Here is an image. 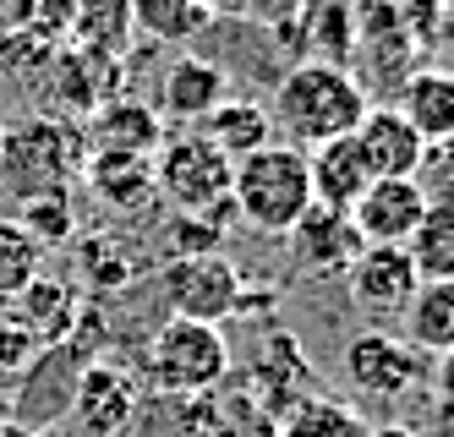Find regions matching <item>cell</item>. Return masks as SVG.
Here are the masks:
<instances>
[{
  "instance_id": "1",
  "label": "cell",
  "mask_w": 454,
  "mask_h": 437,
  "mask_svg": "<svg viewBox=\"0 0 454 437\" xmlns=\"http://www.w3.org/2000/svg\"><path fill=\"white\" fill-rule=\"evenodd\" d=\"M372 110V88L350 72V66H329V60H296L285 66L274 98H269V121L274 131H285L290 148H317L350 137L362 115Z\"/></svg>"
},
{
  "instance_id": "2",
  "label": "cell",
  "mask_w": 454,
  "mask_h": 437,
  "mask_svg": "<svg viewBox=\"0 0 454 437\" xmlns=\"http://www.w3.org/2000/svg\"><path fill=\"white\" fill-rule=\"evenodd\" d=\"M231 203L236 219H247L263 235H290L296 219L312 208V176H307V153L290 143H269L247 159H236V181H231Z\"/></svg>"
},
{
  "instance_id": "3",
  "label": "cell",
  "mask_w": 454,
  "mask_h": 437,
  "mask_svg": "<svg viewBox=\"0 0 454 437\" xmlns=\"http://www.w3.org/2000/svg\"><path fill=\"white\" fill-rule=\"evenodd\" d=\"M82 164H88L82 126L60 115H39V121L6 126L0 186L12 191V203H27V197H44V191H72Z\"/></svg>"
},
{
  "instance_id": "4",
  "label": "cell",
  "mask_w": 454,
  "mask_h": 437,
  "mask_svg": "<svg viewBox=\"0 0 454 437\" xmlns=\"http://www.w3.org/2000/svg\"><path fill=\"white\" fill-rule=\"evenodd\" d=\"M231 181H236V164L224 159L203 131H176V137H165L153 153V191L165 197L176 214H208V219L231 224V214H236Z\"/></svg>"
},
{
  "instance_id": "5",
  "label": "cell",
  "mask_w": 454,
  "mask_h": 437,
  "mask_svg": "<svg viewBox=\"0 0 454 437\" xmlns=\"http://www.w3.org/2000/svg\"><path fill=\"white\" fill-rule=\"evenodd\" d=\"M143 372L159 394H208L231 378V345H224V333L214 323L165 317L148 339Z\"/></svg>"
},
{
  "instance_id": "6",
  "label": "cell",
  "mask_w": 454,
  "mask_h": 437,
  "mask_svg": "<svg viewBox=\"0 0 454 437\" xmlns=\"http://www.w3.org/2000/svg\"><path fill=\"white\" fill-rule=\"evenodd\" d=\"M159 290H165L170 317L214 323V328L247 307V279H241L236 257H224V252H208V257H170L165 274H159Z\"/></svg>"
},
{
  "instance_id": "7",
  "label": "cell",
  "mask_w": 454,
  "mask_h": 437,
  "mask_svg": "<svg viewBox=\"0 0 454 437\" xmlns=\"http://www.w3.org/2000/svg\"><path fill=\"white\" fill-rule=\"evenodd\" d=\"M421 372H427L421 350H411L400 333H388V328H367L345 345V378L367 399H405L421 383Z\"/></svg>"
},
{
  "instance_id": "8",
  "label": "cell",
  "mask_w": 454,
  "mask_h": 437,
  "mask_svg": "<svg viewBox=\"0 0 454 437\" xmlns=\"http://www.w3.org/2000/svg\"><path fill=\"white\" fill-rule=\"evenodd\" d=\"M44 88L55 98V110H67L72 121H88L93 110H105L110 98H121L126 88V60H110V55H88L77 44H60L50 72H44Z\"/></svg>"
},
{
  "instance_id": "9",
  "label": "cell",
  "mask_w": 454,
  "mask_h": 437,
  "mask_svg": "<svg viewBox=\"0 0 454 437\" xmlns=\"http://www.w3.org/2000/svg\"><path fill=\"white\" fill-rule=\"evenodd\" d=\"M285 241H290V262H296L307 279H345L356 268V257L367 252V241L356 235L350 214L345 208H323V203H312Z\"/></svg>"
},
{
  "instance_id": "10",
  "label": "cell",
  "mask_w": 454,
  "mask_h": 437,
  "mask_svg": "<svg viewBox=\"0 0 454 437\" xmlns=\"http://www.w3.org/2000/svg\"><path fill=\"white\" fill-rule=\"evenodd\" d=\"M427 219V186L416 176H395V181H372L350 208V224L367 246H411L416 224Z\"/></svg>"
},
{
  "instance_id": "11",
  "label": "cell",
  "mask_w": 454,
  "mask_h": 437,
  "mask_svg": "<svg viewBox=\"0 0 454 437\" xmlns=\"http://www.w3.org/2000/svg\"><path fill=\"white\" fill-rule=\"evenodd\" d=\"M345 285H350L356 312H367L378 323H395L411 307L421 274H416V262H411L405 246H367L362 257H356V268L345 274Z\"/></svg>"
},
{
  "instance_id": "12",
  "label": "cell",
  "mask_w": 454,
  "mask_h": 437,
  "mask_svg": "<svg viewBox=\"0 0 454 437\" xmlns=\"http://www.w3.org/2000/svg\"><path fill=\"white\" fill-rule=\"evenodd\" d=\"M224 98H231V72L208 55H176L159 77V121H176L198 131Z\"/></svg>"
},
{
  "instance_id": "13",
  "label": "cell",
  "mask_w": 454,
  "mask_h": 437,
  "mask_svg": "<svg viewBox=\"0 0 454 437\" xmlns=\"http://www.w3.org/2000/svg\"><path fill=\"white\" fill-rule=\"evenodd\" d=\"M82 143L88 153H126V159H153L159 143H165V121L159 110L137 105V98H110L105 110H93L82 121Z\"/></svg>"
},
{
  "instance_id": "14",
  "label": "cell",
  "mask_w": 454,
  "mask_h": 437,
  "mask_svg": "<svg viewBox=\"0 0 454 437\" xmlns=\"http://www.w3.org/2000/svg\"><path fill=\"white\" fill-rule=\"evenodd\" d=\"M356 148H362L372 181H395V176H416L421 159H427V143L411 131V121L395 110V105H372L362 115V126L350 131Z\"/></svg>"
},
{
  "instance_id": "15",
  "label": "cell",
  "mask_w": 454,
  "mask_h": 437,
  "mask_svg": "<svg viewBox=\"0 0 454 437\" xmlns=\"http://www.w3.org/2000/svg\"><path fill=\"white\" fill-rule=\"evenodd\" d=\"M72 416L93 437H115L126 421L137 416V383H132V372H121L115 361H88L77 388H72Z\"/></svg>"
},
{
  "instance_id": "16",
  "label": "cell",
  "mask_w": 454,
  "mask_h": 437,
  "mask_svg": "<svg viewBox=\"0 0 454 437\" xmlns=\"http://www.w3.org/2000/svg\"><path fill=\"white\" fill-rule=\"evenodd\" d=\"M395 110L411 121V131L427 148H454V72H443V66L405 72Z\"/></svg>"
},
{
  "instance_id": "17",
  "label": "cell",
  "mask_w": 454,
  "mask_h": 437,
  "mask_svg": "<svg viewBox=\"0 0 454 437\" xmlns=\"http://www.w3.org/2000/svg\"><path fill=\"white\" fill-rule=\"evenodd\" d=\"M307 176H312V203L323 208H356V197H362L372 186V170L362 148H356V137H334V143H317L307 148Z\"/></svg>"
},
{
  "instance_id": "18",
  "label": "cell",
  "mask_w": 454,
  "mask_h": 437,
  "mask_svg": "<svg viewBox=\"0 0 454 437\" xmlns=\"http://www.w3.org/2000/svg\"><path fill=\"white\" fill-rule=\"evenodd\" d=\"M0 312H12L27 333L39 339V350H50V345H67L72 333H77V317H82V307H77V290L67 285V279H34L12 307H0Z\"/></svg>"
},
{
  "instance_id": "19",
  "label": "cell",
  "mask_w": 454,
  "mask_h": 437,
  "mask_svg": "<svg viewBox=\"0 0 454 437\" xmlns=\"http://www.w3.org/2000/svg\"><path fill=\"white\" fill-rule=\"evenodd\" d=\"M290 27H296L301 50H317L307 60L345 66L350 50H356V0H301L296 17H290Z\"/></svg>"
},
{
  "instance_id": "20",
  "label": "cell",
  "mask_w": 454,
  "mask_h": 437,
  "mask_svg": "<svg viewBox=\"0 0 454 437\" xmlns=\"http://www.w3.org/2000/svg\"><path fill=\"white\" fill-rule=\"evenodd\" d=\"M214 22V0H132V27L148 44H198Z\"/></svg>"
},
{
  "instance_id": "21",
  "label": "cell",
  "mask_w": 454,
  "mask_h": 437,
  "mask_svg": "<svg viewBox=\"0 0 454 437\" xmlns=\"http://www.w3.org/2000/svg\"><path fill=\"white\" fill-rule=\"evenodd\" d=\"M88 55H110L126 60L137 44V27H132V0H77L72 6V39Z\"/></svg>"
},
{
  "instance_id": "22",
  "label": "cell",
  "mask_w": 454,
  "mask_h": 437,
  "mask_svg": "<svg viewBox=\"0 0 454 437\" xmlns=\"http://www.w3.org/2000/svg\"><path fill=\"white\" fill-rule=\"evenodd\" d=\"M405 323V345L427 350V355H449L454 350V279H421L411 307L400 312Z\"/></svg>"
},
{
  "instance_id": "23",
  "label": "cell",
  "mask_w": 454,
  "mask_h": 437,
  "mask_svg": "<svg viewBox=\"0 0 454 437\" xmlns=\"http://www.w3.org/2000/svg\"><path fill=\"white\" fill-rule=\"evenodd\" d=\"M203 137L224 153V159H247V153H257V148H269L274 143V121H269V105H257V98H224V105L198 126Z\"/></svg>"
},
{
  "instance_id": "24",
  "label": "cell",
  "mask_w": 454,
  "mask_h": 437,
  "mask_svg": "<svg viewBox=\"0 0 454 437\" xmlns=\"http://www.w3.org/2000/svg\"><path fill=\"white\" fill-rule=\"evenodd\" d=\"M82 181L99 191L105 208H143L153 197V159H126V153H88Z\"/></svg>"
},
{
  "instance_id": "25",
  "label": "cell",
  "mask_w": 454,
  "mask_h": 437,
  "mask_svg": "<svg viewBox=\"0 0 454 437\" xmlns=\"http://www.w3.org/2000/svg\"><path fill=\"white\" fill-rule=\"evenodd\" d=\"M405 252L421 279H454V203H427V219L416 224Z\"/></svg>"
},
{
  "instance_id": "26",
  "label": "cell",
  "mask_w": 454,
  "mask_h": 437,
  "mask_svg": "<svg viewBox=\"0 0 454 437\" xmlns=\"http://www.w3.org/2000/svg\"><path fill=\"white\" fill-rule=\"evenodd\" d=\"M39 274H44V246L17 219H0V307H12Z\"/></svg>"
},
{
  "instance_id": "27",
  "label": "cell",
  "mask_w": 454,
  "mask_h": 437,
  "mask_svg": "<svg viewBox=\"0 0 454 437\" xmlns=\"http://www.w3.org/2000/svg\"><path fill=\"white\" fill-rule=\"evenodd\" d=\"M279 437H367V421L356 416L345 399L312 394V399H301V405L285 416V432Z\"/></svg>"
},
{
  "instance_id": "28",
  "label": "cell",
  "mask_w": 454,
  "mask_h": 437,
  "mask_svg": "<svg viewBox=\"0 0 454 437\" xmlns=\"http://www.w3.org/2000/svg\"><path fill=\"white\" fill-rule=\"evenodd\" d=\"M34 241L50 252V246H60V241H72V230H77V219H72V191H44V197H27V203H17V214H12Z\"/></svg>"
},
{
  "instance_id": "29",
  "label": "cell",
  "mask_w": 454,
  "mask_h": 437,
  "mask_svg": "<svg viewBox=\"0 0 454 437\" xmlns=\"http://www.w3.org/2000/svg\"><path fill=\"white\" fill-rule=\"evenodd\" d=\"M44 350H39V339L27 333L12 312H0V399L12 405V394H17V383L34 372V361H39Z\"/></svg>"
},
{
  "instance_id": "30",
  "label": "cell",
  "mask_w": 454,
  "mask_h": 437,
  "mask_svg": "<svg viewBox=\"0 0 454 437\" xmlns=\"http://www.w3.org/2000/svg\"><path fill=\"white\" fill-rule=\"evenodd\" d=\"M55 50L27 39V33H0V77H12L17 88H44V72H50Z\"/></svg>"
},
{
  "instance_id": "31",
  "label": "cell",
  "mask_w": 454,
  "mask_h": 437,
  "mask_svg": "<svg viewBox=\"0 0 454 437\" xmlns=\"http://www.w3.org/2000/svg\"><path fill=\"white\" fill-rule=\"evenodd\" d=\"M208 252H224V219L176 214V219L165 224V262H170V257H208Z\"/></svg>"
},
{
  "instance_id": "32",
  "label": "cell",
  "mask_w": 454,
  "mask_h": 437,
  "mask_svg": "<svg viewBox=\"0 0 454 437\" xmlns=\"http://www.w3.org/2000/svg\"><path fill=\"white\" fill-rule=\"evenodd\" d=\"M72 6H77V0H27L17 33H27V39H39V44L60 50V44L72 39Z\"/></svg>"
},
{
  "instance_id": "33",
  "label": "cell",
  "mask_w": 454,
  "mask_h": 437,
  "mask_svg": "<svg viewBox=\"0 0 454 437\" xmlns=\"http://www.w3.org/2000/svg\"><path fill=\"white\" fill-rule=\"evenodd\" d=\"M433 394H438V410L454 416V350L433 361Z\"/></svg>"
},
{
  "instance_id": "34",
  "label": "cell",
  "mask_w": 454,
  "mask_h": 437,
  "mask_svg": "<svg viewBox=\"0 0 454 437\" xmlns=\"http://www.w3.org/2000/svg\"><path fill=\"white\" fill-rule=\"evenodd\" d=\"M433 44L454 50V0H438V12H433Z\"/></svg>"
},
{
  "instance_id": "35",
  "label": "cell",
  "mask_w": 454,
  "mask_h": 437,
  "mask_svg": "<svg viewBox=\"0 0 454 437\" xmlns=\"http://www.w3.org/2000/svg\"><path fill=\"white\" fill-rule=\"evenodd\" d=\"M22 6H27V0H0V33H17L22 27Z\"/></svg>"
},
{
  "instance_id": "36",
  "label": "cell",
  "mask_w": 454,
  "mask_h": 437,
  "mask_svg": "<svg viewBox=\"0 0 454 437\" xmlns=\"http://www.w3.org/2000/svg\"><path fill=\"white\" fill-rule=\"evenodd\" d=\"M0 437H39V432H34V426H22V421H12V416H6V421H0Z\"/></svg>"
},
{
  "instance_id": "37",
  "label": "cell",
  "mask_w": 454,
  "mask_h": 437,
  "mask_svg": "<svg viewBox=\"0 0 454 437\" xmlns=\"http://www.w3.org/2000/svg\"><path fill=\"white\" fill-rule=\"evenodd\" d=\"M367 437H411V432H400V426H383V432H367Z\"/></svg>"
},
{
  "instance_id": "38",
  "label": "cell",
  "mask_w": 454,
  "mask_h": 437,
  "mask_svg": "<svg viewBox=\"0 0 454 437\" xmlns=\"http://www.w3.org/2000/svg\"><path fill=\"white\" fill-rule=\"evenodd\" d=\"M0 159H6V126H0Z\"/></svg>"
}]
</instances>
